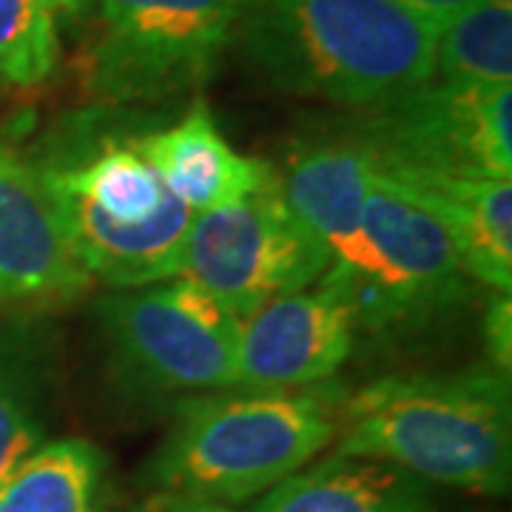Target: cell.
<instances>
[{
  "instance_id": "3957f363",
  "label": "cell",
  "mask_w": 512,
  "mask_h": 512,
  "mask_svg": "<svg viewBox=\"0 0 512 512\" xmlns=\"http://www.w3.org/2000/svg\"><path fill=\"white\" fill-rule=\"evenodd\" d=\"M342 402V393L316 384L188 399L148 461L146 484L174 504L222 507L271 493L336 441Z\"/></svg>"
},
{
  "instance_id": "ac0fdd59",
  "label": "cell",
  "mask_w": 512,
  "mask_h": 512,
  "mask_svg": "<svg viewBox=\"0 0 512 512\" xmlns=\"http://www.w3.org/2000/svg\"><path fill=\"white\" fill-rule=\"evenodd\" d=\"M49 350L32 328L0 333V484L46 444Z\"/></svg>"
},
{
  "instance_id": "cb8c5ba5",
  "label": "cell",
  "mask_w": 512,
  "mask_h": 512,
  "mask_svg": "<svg viewBox=\"0 0 512 512\" xmlns=\"http://www.w3.org/2000/svg\"><path fill=\"white\" fill-rule=\"evenodd\" d=\"M165 512H228L220 504H174Z\"/></svg>"
},
{
  "instance_id": "2e32d148",
  "label": "cell",
  "mask_w": 512,
  "mask_h": 512,
  "mask_svg": "<svg viewBox=\"0 0 512 512\" xmlns=\"http://www.w3.org/2000/svg\"><path fill=\"white\" fill-rule=\"evenodd\" d=\"M46 180L94 214L117 225H137L157 217L174 200L157 168L140 154L134 140H111L80 165H40Z\"/></svg>"
},
{
  "instance_id": "d4e9b609",
  "label": "cell",
  "mask_w": 512,
  "mask_h": 512,
  "mask_svg": "<svg viewBox=\"0 0 512 512\" xmlns=\"http://www.w3.org/2000/svg\"><path fill=\"white\" fill-rule=\"evenodd\" d=\"M3 92H6V83L0 80V100H3Z\"/></svg>"
},
{
  "instance_id": "7a4b0ae2",
  "label": "cell",
  "mask_w": 512,
  "mask_h": 512,
  "mask_svg": "<svg viewBox=\"0 0 512 512\" xmlns=\"http://www.w3.org/2000/svg\"><path fill=\"white\" fill-rule=\"evenodd\" d=\"M339 456L393 464L427 484L510 493V379L495 367L376 379L342 402Z\"/></svg>"
},
{
  "instance_id": "6da1fadb",
  "label": "cell",
  "mask_w": 512,
  "mask_h": 512,
  "mask_svg": "<svg viewBox=\"0 0 512 512\" xmlns=\"http://www.w3.org/2000/svg\"><path fill=\"white\" fill-rule=\"evenodd\" d=\"M436 40L399 0H245L234 37L274 92L359 111L433 83Z\"/></svg>"
},
{
  "instance_id": "603a6c76",
  "label": "cell",
  "mask_w": 512,
  "mask_h": 512,
  "mask_svg": "<svg viewBox=\"0 0 512 512\" xmlns=\"http://www.w3.org/2000/svg\"><path fill=\"white\" fill-rule=\"evenodd\" d=\"M52 3H55L57 12H63V15H72V18L86 15V12H89V6H92V0H52Z\"/></svg>"
},
{
  "instance_id": "52a82bcc",
  "label": "cell",
  "mask_w": 512,
  "mask_h": 512,
  "mask_svg": "<svg viewBox=\"0 0 512 512\" xmlns=\"http://www.w3.org/2000/svg\"><path fill=\"white\" fill-rule=\"evenodd\" d=\"M330 268V251L293 214L279 171L222 208L194 214L183 274L248 319L265 302L316 285Z\"/></svg>"
},
{
  "instance_id": "8992f818",
  "label": "cell",
  "mask_w": 512,
  "mask_h": 512,
  "mask_svg": "<svg viewBox=\"0 0 512 512\" xmlns=\"http://www.w3.org/2000/svg\"><path fill=\"white\" fill-rule=\"evenodd\" d=\"M100 322L120 373L143 390L237 387L242 319L185 276L114 293L100 305Z\"/></svg>"
},
{
  "instance_id": "5bb4252c",
  "label": "cell",
  "mask_w": 512,
  "mask_h": 512,
  "mask_svg": "<svg viewBox=\"0 0 512 512\" xmlns=\"http://www.w3.org/2000/svg\"><path fill=\"white\" fill-rule=\"evenodd\" d=\"M376 163L356 140H322L293 151L279 174L293 214L311 228L330 251L342 256L356 237Z\"/></svg>"
},
{
  "instance_id": "d6986e66",
  "label": "cell",
  "mask_w": 512,
  "mask_h": 512,
  "mask_svg": "<svg viewBox=\"0 0 512 512\" xmlns=\"http://www.w3.org/2000/svg\"><path fill=\"white\" fill-rule=\"evenodd\" d=\"M436 77L456 86H510L512 0H478L441 29Z\"/></svg>"
},
{
  "instance_id": "44dd1931",
  "label": "cell",
  "mask_w": 512,
  "mask_h": 512,
  "mask_svg": "<svg viewBox=\"0 0 512 512\" xmlns=\"http://www.w3.org/2000/svg\"><path fill=\"white\" fill-rule=\"evenodd\" d=\"M484 336L487 350L493 356V367L510 376L512 362V308L510 293H495L487 316H484Z\"/></svg>"
},
{
  "instance_id": "9a60e30c",
  "label": "cell",
  "mask_w": 512,
  "mask_h": 512,
  "mask_svg": "<svg viewBox=\"0 0 512 512\" xmlns=\"http://www.w3.org/2000/svg\"><path fill=\"white\" fill-rule=\"evenodd\" d=\"M254 512H436L430 484L373 458L313 461L276 484Z\"/></svg>"
},
{
  "instance_id": "7c38bea8",
  "label": "cell",
  "mask_w": 512,
  "mask_h": 512,
  "mask_svg": "<svg viewBox=\"0 0 512 512\" xmlns=\"http://www.w3.org/2000/svg\"><path fill=\"white\" fill-rule=\"evenodd\" d=\"M140 154L157 168L165 188L194 214L242 200L265 183L274 168L231 146L202 103L174 126L134 137Z\"/></svg>"
},
{
  "instance_id": "30bf717a",
  "label": "cell",
  "mask_w": 512,
  "mask_h": 512,
  "mask_svg": "<svg viewBox=\"0 0 512 512\" xmlns=\"http://www.w3.org/2000/svg\"><path fill=\"white\" fill-rule=\"evenodd\" d=\"M356 316L322 279L242 319L237 387L299 390L328 382L356 345Z\"/></svg>"
},
{
  "instance_id": "ffe728a7",
  "label": "cell",
  "mask_w": 512,
  "mask_h": 512,
  "mask_svg": "<svg viewBox=\"0 0 512 512\" xmlns=\"http://www.w3.org/2000/svg\"><path fill=\"white\" fill-rule=\"evenodd\" d=\"M60 63L57 9L52 0H0V80L35 89Z\"/></svg>"
},
{
  "instance_id": "4fadbf2b",
  "label": "cell",
  "mask_w": 512,
  "mask_h": 512,
  "mask_svg": "<svg viewBox=\"0 0 512 512\" xmlns=\"http://www.w3.org/2000/svg\"><path fill=\"white\" fill-rule=\"evenodd\" d=\"M387 174V171H384ZM413 188L456 239L467 274L495 293L512 288V180L390 174Z\"/></svg>"
},
{
  "instance_id": "e0dca14e",
  "label": "cell",
  "mask_w": 512,
  "mask_h": 512,
  "mask_svg": "<svg viewBox=\"0 0 512 512\" xmlns=\"http://www.w3.org/2000/svg\"><path fill=\"white\" fill-rule=\"evenodd\" d=\"M0 512H103V456L83 439L37 447L0 484Z\"/></svg>"
},
{
  "instance_id": "ba28073f",
  "label": "cell",
  "mask_w": 512,
  "mask_h": 512,
  "mask_svg": "<svg viewBox=\"0 0 512 512\" xmlns=\"http://www.w3.org/2000/svg\"><path fill=\"white\" fill-rule=\"evenodd\" d=\"M348 137L387 174L512 180V89L427 83Z\"/></svg>"
},
{
  "instance_id": "5b68a950",
  "label": "cell",
  "mask_w": 512,
  "mask_h": 512,
  "mask_svg": "<svg viewBox=\"0 0 512 512\" xmlns=\"http://www.w3.org/2000/svg\"><path fill=\"white\" fill-rule=\"evenodd\" d=\"M245 0H97L83 83L106 103H160L205 86Z\"/></svg>"
},
{
  "instance_id": "9c48e42d",
  "label": "cell",
  "mask_w": 512,
  "mask_h": 512,
  "mask_svg": "<svg viewBox=\"0 0 512 512\" xmlns=\"http://www.w3.org/2000/svg\"><path fill=\"white\" fill-rule=\"evenodd\" d=\"M92 282L43 168L0 140V308L69 305Z\"/></svg>"
},
{
  "instance_id": "277c9868",
  "label": "cell",
  "mask_w": 512,
  "mask_h": 512,
  "mask_svg": "<svg viewBox=\"0 0 512 512\" xmlns=\"http://www.w3.org/2000/svg\"><path fill=\"white\" fill-rule=\"evenodd\" d=\"M467 279L473 276L439 214L376 165L362 225L322 276L348 302L356 325L387 328L433 316L456 302Z\"/></svg>"
},
{
  "instance_id": "7402d4cb",
  "label": "cell",
  "mask_w": 512,
  "mask_h": 512,
  "mask_svg": "<svg viewBox=\"0 0 512 512\" xmlns=\"http://www.w3.org/2000/svg\"><path fill=\"white\" fill-rule=\"evenodd\" d=\"M404 9H410L430 29L441 32L450 20H456L464 9H470L478 0H399Z\"/></svg>"
},
{
  "instance_id": "8fae6325",
  "label": "cell",
  "mask_w": 512,
  "mask_h": 512,
  "mask_svg": "<svg viewBox=\"0 0 512 512\" xmlns=\"http://www.w3.org/2000/svg\"><path fill=\"white\" fill-rule=\"evenodd\" d=\"M49 191L72 239L74 254L92 279H100L117 291H131L183 274L185 242L191 234L194 211L180 200H171L157 217L146 222L117 225L103 220L89 205L63 194L52 183Z\"/></svg>"
}]
</instances>
